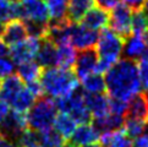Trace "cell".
<instances>
[{
	"label": "cell",
	"instance_id": "cell-1",
	"mask_svg": "<svg viewBox=\"0 0 148 147\" xmlns=\"http://www.w3.org/2000/svg\"><path fill=\"white\" fill-rule=\"evenodd\" d=\"M105 87L110 97L130 101L141 91L138 66L130 59L118 60L105 72Z\"/></svg>",
	"mask_w": 148,
	"mask_h": 147
},
{
	"label": "cell",
	"instance_id": "cell-2",
	"mask_svg": "<svg viewBox=\"0 0 148 147\" xmlns=\"http://www.w3.org/2000/svg\"><path fill=\"white\" fill-rule=\"evenodd\" d=\"M39 81L44 93L51 98H59L78 88V78L72 69L64 67H45L42 71Z\"/></svg>",
	"mask_w": 148,
	"mask_h": 147
},
{
	"label": "cell",
	"instance_id": "cell-3",
	"mask_svg": "<svg viewBox=\"0 0 148 147\" xmlns=\"http://www.w3.org/2000/svg\"><path fill=\"white\" fill-rule=\"evenodd\" d=\"M124 44L125 39L121 36L110 28H103L96 44V52L98 54L96 72H107L116 61L120 60Z\"/></svg>",
	"mask_w": 148,
	"mask_h": 147
},
{
	"label": "cell",
	"instance_id": "cell-4",
	"mask_svg": "<svg viewBox=\"0 0 148 147\" xmlns=\"http://www.w3.org/2000/svg\"><path fill=\"white\" fill-rule=\"evenodd\" d=\"M56 110L58 108L55 106L54 99L39 97L26 114L27 126H29V129L32 130L39 131V133H45V131L51 130L54 120L58 115Z\"/></svg>",
	"mask_w": 148,
	"mask_h": 147
},
{
	"label": "cell",
	"instance_id": "cell-5",
	"mask_svg": "<svg viewBox=\"0 0 148 147\" xmlns=\"http://www.w3.org/2000/svg\"><path fill=\"white\" fill-rule=\"evenodd\" d=\"M55 106L60 113L70 114L78 124H87L92 120V114L84 101V91L80 88L66 96L55 98Z\"/></svg>",
	"mask_w": 148,
	"mask_h": 147
},
{
	"label": "cell",
	"instance_id": "cell-6",
	"mask_svg": "<svg viewBox=\"0 0 148 147\" xmlns=\"http://www.w3.org/2000/svg\"><path fill=\"white\" fill-rule=\"evenodd\" d=\"M132 10L125 4H116L109 14V26L115 33L126 39L131 36V14Z\"/></svg>",
	"mask_w": 148,
	"mask_h": 147
},
{
	"label": "cell",
	"instance_id": "cell-7",
	"mask_svg": "<svg viewBox=\"0 0 148 147\" xmlns=\"http://www.w3.org/2000/svg\"><path fill=\"white\" fill-rule=\"evenodd\" d=\"M40 47V39L36 37L29 36L28 38H25L23 41L11 45L9 49L10 58L16 64H22V63L33 60V58L38 53V49Z\"/></svg>",
	"mask_w": 148,
	"mask_h": 147
},
{
	"label": "cell",
	"instance_id": "cell-8",
	"mask_svg": "<svg viewBox=\"0 0 148 147\" xmlns=\"http://www.w3.org/2000/svg\"><path fill=\"white\" fill-rule=\"evenodd\" d=\"M99 33L98 31H94L86 27L82 23H72L70 43L78 50H84L96 47L98 41Z\"/></svg>",
	"mask_w": 148,
	"mask_h": 147
},
{
	"label": "cell",
	"instance_id": "cell-9",
	"mask_svg": "<svg viewBox=\"0 0 148 147\" xmlns=\"http://www.w3.org/2000/svg\"><path fill=\"white\" fill-rule=\"evenodd\" d=\"M26 126H27L26 114L12 110V112H9L3 124L0 125V134H3L5 137L12 140L16 144L21 134L26 130Z\"/></svg>",
	"mask_w": 148,
	"mask_h": 147
},
{
	"label": "cell",
	"instance_id": "cell-10",
	"mask_svg": "<svg viewBox=\"0 0 148 147\" xmlns=\"http://www.w3.org/2000/svg\"><path fill=\"white\" fill-rule=\"evenodd\" d=\"M22 6V21L49 23V11L43 0H20Z\"/></svg>",
	"mask_w": 148,
	"mask_h": 147
},
{
	"label": "cell",
	"instance_id": "cell-11",
	"mask_svg": "<svg viewBox=\"0 0 148 147\" xmlns=\"http://www.w3.org/2000/svg\"><path fill=\"white\" fill-rule=\"evenodd\" d=\"M98 63V54L93 48L80 50L75 61V74L78 80H82L87 75L96 71Z\"/></svg>",
	"mask_w": 148,
	"mask_h": 147
},
{
	"label": "cell",
	"instance_id": "cell-12",
	"mask_svg": "<svg viewBox=\"0 0 148 147\" xmlns=\"http://www.w3.org/2000/svg\"><path fill=\"white\" fill-rule=\"evenodd\" d=\"M148 49V33L147 34H134L126 38L124 44L123 54L126 59L130 60H138L146 55Z\"/></svg>",
	"mask_w": 148,
	"mask_h": 147
},
{
	"label": "cell",
	"instance_id": "cell-13",
	"mask_svg": "<svg viewBox=\"0 0 148 147\" xmlns=\"http://www.w3.org/2000/svg\"><path fill=\"white\" fill-rule=\"evenodd\" d=\"M27 33V28L22 20H11L5 23V26H3L0 38L4 41L6 45H14L23 41Z\"/></svg>",
	"mask_w": 148,
	"mask_h": 147
},
{
	"label": "cell",
	"instance_id": "cell-14",
	"mask_svg": "<svg viewBox=\"0 0 148 147\" xmlns=\"http://www.w3.org/2000/svg\"><path fill=\"white\" fill-rule=\"evenodd\" d=\"M84 101H86V106L94 119L104 118L105 115L110 113V108H109L110 99L104 93L91 94L84 92Z\"/></svg>",
	"mask_w": 148,
	"mask_h": 147
},
{
	"label": "cell",
	"instance_id": "cell-15",
	"mask_svg": "<svg viewBox=\"0 0 148 147\" xmlns=\"http://www.w3.org/2000/svg\"><path fill=\"white\" fill-rule=\"evenodd\" d=\"M80 22L86 26V27L94 31L103 30L109 25V12L108 10H105L100 6H97V8L93 6L86 12V15L82 17Z\"/></svg>",
	"mask_w": 148,
	"mask_h": 147
},
{
	"label": "cell",
	"instance_id": "cell-16",
	"mask_svg": "<svg viewBox=\"0 0 148 147\" xmlns=\"http://www.w3.org/2000/svg\"><path fill=\"white\" fill-rule=\"evenodd\" d=\"M100 139V133L94 128V125H91L89 123L87 124H81L76 130L73 131L72 136L70 137V142L75 145L76 147H81L84 145H89L93 142H97Z\"/></svg>",
	"mask_w": 148,
	"mask_h": 147
},
{
	"label": "cell",
	"instance_id": "cell-17",
	"mask_svg": "<svg viewBox=\"0 0 148 147\" xmlns=\"http://www.w3.org/2000/svg\"><path fill=\"white\" fill-rule=\"evenodd\" d=\"M127 117L148 123V97L145 93H136L127 103Z\"/></svg>",
	"mask_w": 148,
	"mask_h": 147
},
{
	"label": "cell",
	"instance_id": "cell-18",
	"mask_svg": "<svg viewBox=\"0 0 148 147\" xmlns=\"http://www.w3.org/2000/svg\"><path fill=\"white\" fill-rule=\"evenodd\" d=\"M37 63L45 69L56 65V44L50 38L40 39V47L37 53Z\"/></svg>",
	"mask_w": 148,
	"mask_h": 147
},
{
	"label": "cell",
	"instance_id": "cell-19",
	"mask_svg": "<svg viewBox=\"0 0 148 147\" xmlns=\"http://www.w3.org/2000/svg\"><path fill=\"white\" fill-rule=\"evenodd\" d=\"M23 81L21 80L18 75H9L1 81V86H0V99L6 102L9 106L12 102V99L17 96V93L22 90Z\"/></svg>",
	"mask_w": 148,
	"mask_h": 147
},
{
	"label": "cell",
	"instance_id": "cell-20",
	"mask_svg": "<svg viewBox=\"0 0 148 147\" xmlns=\"http://www.w3.org/2000/svg\"><path fill=\"white\" fill-rule=\"evenodd\" d=\"M76 48L70 42L56 45V65L64 69H71L76 61Z\"/></svg>",
	"mask_w": 148,
	"mask_h": 147
},
{
	"label": "cell",
	"instance_id": "cell-21",
	"mask_svg": "<svg viewBox=\"0 0 148 147\" xmlns=\"http://www.w3.org/2000/svg\"><path fill=\"white\" fill-rule=\"evenodd\" d=\"M76 122L70 114H66V113H60L56 115V118L54 120V131H56L62 139L65 141L69 140L72 136L73 131L76 130Z\"/></svg>",
	"mask_w": 148,
	"mask_h": 147
},
{
	"label": "cell",
	"instance_id": "cell-22",
	"mask_svg": "<svg viewBox=\"0 0 148 147\" xmlns=\"http://www.w3.org/2000/svg\"><path fill=\"white\" fill-rule=\"evenodd\" d=\"M100 142L103 147H132L130 139L124 130H115L100 135Z\"/></svg>",
	"mask_w": 148,
	"mask_h": 147
},
{
	"label": "cell",
	"instance_id": "cell-23",
	"mask_svg": "<svg viewBox=\"0 0 148 147\" xmlns=\"http://www.w3.org/2000/svg\"><path fill=\"white\" fill-rule=\"evenodd\" d=\"M124 122H125V119H124L123 115L109 113L108 115H105L104 118L94 119L93 125L100 133V135H102L104 133H109V131L120 130L124 126Z\"/></svg>",
	"mask_w": 148,
	"mask_h": 147
},
{
	"label": "cell",
	"instance_id": "cell-24",
	"mask_svg": "<svg viewBox=\"0 0 148 147\" xmlns=\"http://www.w3.org/2000/svg\"><path fill=\"white\" fill-rule=\"evenodd\" d=\"M94 5V0H69L67 3V19L71 22H80L89 9Z\"/></svg>",
	"mask_w": 148,
	"mask_h": 147
},
{
	"label": "cell",
	"instance_id": "cell-25",
	"mask_svg": "<svg viewBox=\"0 0 148 147\" xmlns=\"http://www.w3.org/2000/svg\"><path fill=\"white\" fill-rule=\"evenodd\" d=\"M37 97L31 92L27 87H23L17 96L12 99V102L10 103V106L12 107V110L18 113H23L26 114L31 109V107L34 104Z\"/></svg>",
	"mask_w": 148,
	"mask_h": 147
},
{
	"label": "cell",
	"instance_id": "cell-26",
	"mask_svg": "<svg viewBox=\"0 0 148 147\" xmlns=\"http://www.w3.org/2000/svg\"><path fill=\"white\" fill-rule=\"evenodd\" d=\"M42 67L38 63H34L32 60L29 61H26L22 63V64H18L17 67V75L21 77V80L23 82L28 83V82H32V81H37L40 78L42 75Z\"/></svg>",
	"mask_w": 148,
	"mask_h": 147
},
{
	"label": "cell",
	"instance_id": "cell-27",
	"mask_svg": "<svg viewBox=\"0 0 148 147\" xmlns=\"http://www.w3.org/2000/svg\"><path fill=\"white\" fill-rule=\"evenodd\" d=\"M82 87L86 93H104L107 87H105V80L103 78L102 74L99 72H92L82 78Z\"/></svg>",
	"mask_w": 148,
	"mask_h": 147
},
{
	"label": "cell",
	"instance_id": "cell-28",
	"mask_svg": "<svg viewBox=\"0 0 148 147\" xmlns=\"http://www.w3.org/2000/svg\"><path fill=\"white\" fill-rule=\"evenodd\" d=\"M69 0H47L49 16L51 22H62L67 19Z\"/></svg>",
	"mask_w": 148,
	"mask_h": 147
},
{
	"label": "cell",
	"instance_id": "cell-29",
	"mask_svg": "<svg viewBox=\"0 0 148 147\" xmlns=\"http://www.w3.org/2000/svg\"><path fill=\"white\" fill-rule=\"evenodd\" d=\"M131 32L134 34L148 33V16L143 10H137L131 17Z\"/></svg>",
	"mask_w": 148,
	"mask_h": 147
},
{
	"label": "cell",
	"instance_id": "cell-30",
	"mask_svg": "<svg viewBox=\"0 0 148 147\" xmlns=\"http://www.w3.org/2000/svg\"><path fill=\"white\" fill-rule=\"evenodd\" d=\"M148 128V123H145L142 120L135 119V118H129L124 122V131L130 139H136L141 134H143L146 129Z\"/></svg>",
	"mask_w": 148,
	"mask_h": 147
},
{
	"label": "cell",
	"instance_id": "cell-31",
	"mask_svg": "<svg viewBox=\"0 0 148 147\" xmlns=\"http://www.w3.org/2000/svg\"><path fill=\"white\" fill-rule=\"evenodd\" d=\"M12 20V1L0 0V23H6Z\"/></svg>",
	"mask_w": 148,
	"mask_h": 147
},
{
	"label": "cell",
	"instance_id": "cell-32",
	"mask_svg": "<svg viewBox=\"0 0 148 147\" xmlns=\"http://www.w3.org/2000/svg\"><path fill=\"white\" fill-rule=\"evenodd\" d=\"M109 108H110V113L123 115L124 117V115L127 113V101L112 97L110 98V102H109Z\"/></svg>",
	"mask_w": 148,
	"mask_h": 147
},
{
	"label": "cell",
	"instance_id": "cell-33",
	"mask_svg": "<svg viewBox=\"0 0 148 147\" xmlns=\"http://www.w3.org/2000/svg\"><path fill=\"white\" fill-rule=\"evenodd\" d=\"M138 75L141 80V85L146 91H148V59L143 56L140 59L138 64Z\"/></svg>",
	"mask_w": 148,
	"mask_h": 147
},
{
	"label": "cell",
	"instance_id": "cell-34",
	"mask_svg": "<svg viewBox=\"0 0 148 147\" xmlns=\"http://www.w3.org/2000/svg\"><path fill=\"white\" fill-rule=\"evenodd\" d=\"M14 70H15V66H14V61L11 58L10 59L6 56L0 58V78L12 75Z\"/></svg>",
	"mask_w": 148,
	"mask_h": 147
},
{
	"label": "cell",
	"instance_id": "cell-35",
	"mask_svg": "<svg viewBox=\"0 0 148 147\" xmlns=\"http://www.w3.org/2000/svg\"><path fill=\"white\" fill-rule=\"evenodd\" d=\"M132 147H148V131H145L132 142Z\"/></svg>",
	"mask_w": 148,
	"mask_h": 147
},
{
	"label": "cell",
	"instance_id": "cell-36",
	"mask_svg": "<svg viewBox=\"0 0 148 147\" xmlns=\"http://www.w3.org/2000/svg\"><path fill=\"white\" fill-rule=\"evenodd\" d=\"M146 0H124V4L132 10V11H137V10H142Z\"/></svg>",
	"mask_w": 148,
	"mask_h": 147
},
{
	"label": "cell",
	"instance_id": "cell-37",
	"mask_svg": "<svg viewBox=\"0 0 148 147\" xmlns=\"http://www.w3.org/2000/svg\"><path fill=\"white\" fill-rule=\"evenodd\" d=\"M100 8H103L105 10H110L113 9L116 4L120 3V0H94Z\"/></svg>",
	"mask_w": 148,
	"mask_h": 147
},
{
	"label": "cell",
	"instance_id": "cell-38",
	"mask_svg": "<svg viewBox=\"0 0 148 147\" xmlns=\"http://www.w3.org/2000/svg\"><path fill=\"white\" fill-rule=\"evenodd\" d=\"M10 112V108H9V104L6 102H4L3 99H0V125L3 124L4 119L6 118V115Z\"/></svg>",
	"mask_w": 148,
	"mask_h": 147
},
{
	"label": "cell",
	"instance_id": "cell-39",
	"mask_svg": "<svg viewBox=\"0 0 148 147\" xmlns=\"http://www.w3.org/2000/svg\"><path fill=\"white\" fill-rule=\"evenodd\" d=\"M0 147H17L12 140L5 137L3 134H0Z\"/></svg>",
	"mask_w": 148,
	"mask_h": 147
},
{
	"label": "cell",
	"instance_id": "cell-40",
	"mask_svg": "<svg viewBox=\"0 0 148 147\" xmlns=\"http://www.w3.org/2000/svg\"><path fill=\"white\" fill-rule=\"evenodd\" d=\"M8 54H9L8 47H6V44L4 43V41L0 38V58H1V56H6Z\"/></svg>",
	"mask_w": 148,
	"mask_h": 147
},
{
	"label": "cell",
	"instance_id": "cell-41",
	"mask_svg": "<svg viewBox=\"0 0 148 147\" xmlns=\"http://www.w3.org/2000/svg\"><path fill=\"white\" fill-rule=\"evenodd\" d=\"M81 147H103V146H102V144H96V142H93V144L84 145V146H81Z\"/></svg>",
	"mask_w": 148,
	"mask_h": 147
},
{
	"label": "cell",
	"instance_id": "cell-42",
	"mask_svg": "<svg viewBox=\"0 0 148 147\" xmlns=\"http://www.w3.org/2000/svg\"><path fill=\"white\" fill-rule=\"evenodd\" d=\"M142 10H143L145 14L148 16V0H146V3H145V5H143V8H142Z\"/></svg>",
	"mask_w": 148,
	"mask_h": 147
},
{
	"label": "cell",
	"instance_id": "cell-43",
	"mask_svg": "<svg viewBox=\"0 0 148 147\" xmlns=\"http://www.w3.org/2000/svg\"><path fill=\"white\" fill-rule=\"evenodd\" d=\"M62 147H76V146H75V145H72L71 142H65Z\"/></svg>",
	"mask_w": 148,
	"mask_h": 147
},
{
	"label": "cell",
	"instance_id": "cell-44",
	"mask_svg": "<svg viewBox=\"0 0 148 147\" xmlns=\"http://www.w3.org/2000/svg\"><path fill=\"white\" fill-rule=\"evenodd\" d=\"M146 58L148 59V49H147V52H146Z\"/></svg>",
	"mask_w": 148,
	"mask_h": 147
},
{
	"label": "cell",
	"instance_id": "cell-45",
	"mask_svg": "<svg viewBox=\"0 0 148 147\" xmlns=\"http://www.w3.org/2000/svg\"><path fill=\"white\" fill-rule=\"evenodd\" d=\"M11 1H18V0H11Z\"/></svg>",
	"mask_w": 148,
	"mask_h": 147
},
{
	"label": "cell",
	"instance_id": "cell-46",
	"mask_svg": "<svg viewBox=\"0 0 148 147\" xmlns=\"http://www.w3.org/2000/svg\"><path fill=\"white\" fill-rule=\"evenodd\" d=\"M0 86H1V80H0Z\"/></svg>",
	"mask_w": 148,
	"mask_h": 147
},
{
	"label": "cell",
	"instance_id": "cell-47",
	"mask_svg": "<svg viewBox=\"0 0 148 147\" xmlns=\"http://www.w3.org/2000/svg\"><path fill=\"white\" fill-rule=\"evenodd\" d=\"M147 97H148V96H147Z\"/></svg>",
	"mask_w": 148,
	"mask_h": 147
}]
</instances>
